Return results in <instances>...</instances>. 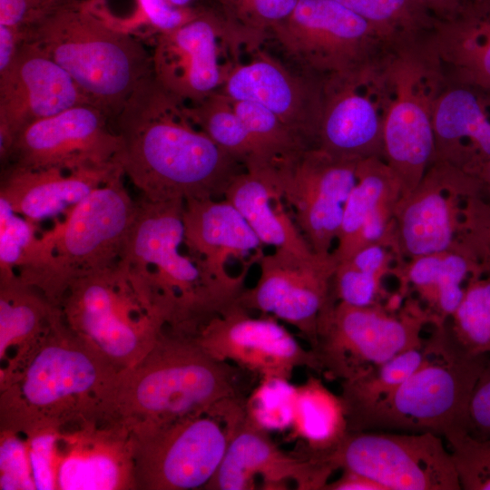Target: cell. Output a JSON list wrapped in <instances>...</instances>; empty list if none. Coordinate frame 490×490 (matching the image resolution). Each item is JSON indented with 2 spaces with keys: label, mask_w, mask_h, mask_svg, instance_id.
Returning a JSON list of instances; mask_svg holds the SVG:
<instances>
[{
  "label": "cell",
  "mask_w": 490,
  "mask_h": 490,
  "mask_svg": "<svg viewBox=\"0 0 490 490\" xmlns=\"http://www.w3.org/2000/svg\"><path fill=\"white\" fill-rule=\"evenodd\" d=\"M400 198V184L384 159L372 157L358 162L357 182L345 202L337 246L332 250L337 263L368 245L392 248Z\"/></svg>",
  "instance_id": "27"
},
{
  "label": "cell",
  "mask_w": 490,
  "mask_h": 490,
  "mask_svg": "<svg viewBox=\"0 0 490 490\" xmlns=\"http://www.w3.org/2000/svg\"><path fill=\"white\" fill-rule=\"evenodd\" d=\"M245 399L170 423L130 431L137 490L205 488L243 419Z\"/></svg>",
  "instance_id": "9"
},
{
  "label": "cell",
  "mask_w": 490,
  "mask_h": 490,
  "mask_svg": "<svg viewBox=\"0 0 490 490\" xmlns=\"http://www.w3.org/2000/svg\"><path fill=\"white\" fill-rule=\"evenodd\" d=\"M121 171L118 162L75 170L5 167L1 170L0 197L17 214L37 223L66 215Z\"/></svg>",
  "instance_id": "26"
},
{
  "label": "cell",
  "mask_w": 490,
  "mask_h": 490,
  "mask_svg": "<svg viewBox=\"0 0 490 490\" xmlns=\"http://www.w3.org/2000/svg\"><path fill=\"white\" fill-rule=\"evenodd\" d=\"M220 43L226 46L221 20L213 8L201 7L183 24L158 32L152 71L158 83L186 104L220 90L228 67L220 63Z\"/></svg>",
  "instance_id": "22"
},
{
  "label": "cell",
  "mask_w": 490,
  "mask_h": 490,
  "mask_svg": "<svg viewBox=\"0 0 490 490\" xmlns=\"http://www.w3.org/2000/svg\"><path fill=\"white\" fill-rule=\"evenodd\" d=\"M426 339L416 348L406 350L365 373L341 381L340 397L348 425L397 389L422 363Z\"/></svg>",
  "instance_id": "36"
},
{
  "label": "cell",
  "mask_w": 490,
  "mask_h": 490,
  "mask_svg": "<svg viewBox=\"0 0 490 490\" xmlns=\"http://www.w3.org/2000/svg\"><path fill=\"white\" fill-rule=\"evenodd\" d=\"M59 310L38 289L18 276L0 279V377L35 347Z\"/></svg>",
  "instance_id": "31"
},
{
  "label": "cell",
  "mask_w": 490,
  "mask_h": 490,
  "mask_svg": "<svg viewBox=\"0 0 490 490\" xmlns=\"http://www.w3.org/2000/svg\"><path fill=\"white\" fill-rule=\"evenodd\" d=\"M36 233V223L17 214L0 197V279L17 276L34 260L41 244Z\"/></svg>",
  "instance_id": "41"
},
{
  "label": "cell",
  "mask_w": 490,
  "mask_h": 490,
  "mask_svg": "<svg viewBox=\"0 0 490 490\" xmlns=\"http://www.w3.org/2000/svg\"><path fill=\"white\" fill-rule=\"evenodd\" d=\"M358 162L309 148L271 166L276 188L315 253L332 251Z\"/></svg>",
  "instance_id": "15"
},
{
  "label": "cell",
  "mask_w": 490,
  "mask_h": 490,
  "mask_svg": "<svg viewBox=\"0 0 490 490\" xmlns=\"http://www.w3.org/2000/svg\"><path fill=\"white\" fill-rule=\"evenodd\" d=\"M448 80L490 88V0L471 1L429 35Z\"/></svg>",
  "instance_id": "30"
},
{
  "label": "cell",
  "mask_w": 490,
  "mask_h": 490,
  "mask_svg": "<svg viewBox=\"0 0 490 490\" xmlns=\"http://www.w3.org/2000/svg\"><path fill=\"white\" fill-rule=\"evenodd\" d=\"M223 199L239 211L264 246L313 253L276 188L271 166L241 172Z\"/></svg>",
  "instance_id": "29"
},
{
  "label": "cell",
  "mask_w": 490,
  "mask_h": 490,
  "mask_svg": "<svg viewBox=\"0 0 490 490\" xmlns=\"http://www.w3.org/2000/svg\"><path fill=\"white\" fill-rule=\"evenodd\" d=\"M458 242L474 259L480 275L490 277V203L483 194L466 200Z\"/></svg>",
  "instance_id": "44"
},
{
  "label": "cell",
  "mask_w": 490,
  "mask_h": 490,
  "mask_svg": "<svg viewBox=\"0 0 490 490\" xmlns=\"http://www.w3.org/2000/svg\"><path fill=\"white\" fill-rule=\"evenodd\" d=\"M466 432L476 438L490 437V357L470 397Z\"/></svg>",
  "instance_id": "48"
},
{
  "label": "cell",
  "mask_w": 490,
  "mask_h": 490,
  "mask_svg": "<svg viewBox=\"0 0 490 490\" xmlns=\"http://www.w3.org/2000/svg\"><path fill=\"white\" fill-rule=\"evenodd\" d=\"M324 490H384L377 483L348 470H342L340 477L328 482Z\"/></svg>",
  "instance_id": "52"
},
{
  "label": "cell",
  "mask_w": 490,
  "mask_h": 490,
  "mask_svg": "<svg viewBox=\"0 0 490 490\" xmlns=\"http://www.w3.org/2000/svg\"><path fill=\"white\" fill-rule=\"evenodd\" d=\"M389 260L386 246L372 244L338 263L332 281L335 300L358 307L378 303L381 279Z\"/></svg>",
  "instance_id": "38"
},
{
  "label": "cell",
  "mask_w": 490,
  "mask_h": 490,
  "mask_svg": "<svg viewBox=\"0 0 490 490\" xmlns=\"http://www.w3.org/2000/svg\"><path fill=\"white\" fill-rule=\"evenodd\" d=\"M0 489H35L22 435L0 431Z\"/></svg>",
  "instance_id": "45"
},
{
  "label": "cell",
  "mask_w": 490,
  "mask_h": 490,
  "mask_svg": "<svg viewBox=\"0 0 490 490\" xmlns=\"http://www.w3.org/2000/svg\"><path fill=\"white\" fill-rule=\"evenodd\" d=\"M481 180L483 181L485 184V197H487L486 201L490 203V162L487 163L486 167L485 168L481 175Z\"/></svg>",
  "instance_id": "53"
},
{
  "label": "cell",
  "mask_w": 490,
  "mask_h": 490,
  "mask_svg": "<svg viewBox=\"0 0 490 490\" xmlns=\"http://www.w3.org/2000/svg\"><path fill=\"white\" fill-rule=\"evenodd\" d=\"M292 439L302 443V453L329 455L348 432L344 404L316 377L296 386L289 428Z\"/></svg>",
  "instance_id": "33"
},
{
  "label": "cell",
  "mask_w": 490,
  "mask_h": 490,
  "mask_svg": "<svg viewBox=\"0 0 490 490\" xmlns=\"http://www.w3.org/2000/svg\"><path fill=\"white\" fill-rule=\"evenodd\" d=\"M485 194L483 181L443 162H432L418 186L400 198L392 249L410 260L453 248L466 200Z\"/></svg>",
  "instance_id": "19"
},
{
  "label": "cell",
  "mask_w": 490,
  "mask_h": 490,
  "mask_svg": "<svg viewBox=\"0 0 490 490\" xmlns=\"http://www.w3.org/2000/svg\"><path fill=\"white\" fill-rule=\"evenodd\" d=\"M248 63L228 67L220 92L232 101L259 103L278 116L305 144L313 148L320 113L321 81L290 68L262 48Z\"/></svg>",
  "instance_id": "23"
},
{
  "label": "cell",
  "mask_w": 490,
  "mask_h": 490,
  "mask_svg": "<svg viewBox=\"0 0 490 490\" xmlns=\"http://www.w3.org/2000/svg\"><path fill=\"white\" fill-rule=\"evenodd\" d=\"M446 325L463 350L490 357V277L468 279L464 297Z\"/></svg>",
  "instance_id": "39"
},
{
  "label": "cell",
  "mask_w": 490,
  "mask_h": 490,
  "mask_svg": "<svg viewBox=\"0 0 490 490\" xmlns=\"http://www.w3.org/2000/svg\"><path fill=\"white\" fill-rule=\"evenodd\" d=\"M443 437L433 433L348 431L328 459L384 490H461Z\"/></svg>",
  "instance_id": "14"
},
{
  "label": "cell",
  "mask_w": 490,
  "mask_h": 490,
  "mask_svg": "<svg viewBox=\"0 0 490 490\" xmlns=\"http://www.w3.org/2000/svg\"><path fill=\"white\" fill-rule=\"evenodd\" d=\"M123 177L119 172L74 206L41 236L34 261L16 272L53 305L59 307L74 279L120 260L137 209Z\"/></svg>",
  "instance_id": "7"
},
{
  "label": "cell",
  "mask_w": 490,
  "mask_h": 490,
  "mask_svg": "<svg viewBox=\"0 0 490 490\" xmlns=\"http://www.w3.org/2000/svg\"><path fill=\"white\" fill-rule=\"evenodd\" d=\"M269 40L290 68L318 81L352 72L394 45L335 0H298L271 29Z\"/></svg>",
  "instance_id": "12"
},
{
  "label": "cell",
  "mask_w": 490,
  "mask_h": 490,
  "mask_svg": "<svg viewBox=\"0 0 490 490\" xmlns=\"http://www.w3.org/2000/svg\"><path fill=\"white\" fill-rule=\"evenodd\" d=\"M296 386L282 378H260L244 400L246 419L268 433L289 430Z\"/></svg>",
  "instance_id": "42"
},
{
  "label": "cell",
  "mask_w": 490,
  "mask_h": 490,
  "mask_svg": "<svg viewBox=\"0 0 490 490\" xmlns=\"http://www.w3.org/2000/svg\"><path fill=\"white\" fill-rule=\"evenodd\" d=\"M244 373L166 327L144 358L118 373L99 420L130 432L196 415L246 398Z\"/></svg>",
  "instance_id": "3"
},
{
  "label": "cell",
  "mask_w": 490,
  "mask_h": 490,
  "mask_svg": "<svg viewBox=\"0 0 490 490\" xmlns=\"http://www.w3.org/2000/svg\"><path fill=\"white\" fill-rule=\"evenodd\" d=\"M82 103H91L73 78L33 43L24 41L0 74V159L27 125Z\"/></svg>",
  "instance_id": "21"
},
{
  "label": "cell",
  "mask_w": 490,
  "mask_h": 490,
  "mask_svg": "<svg viewBox=\"0 0 490 490\" xmlns=\"http://www.w3.org/2000/svg\"><path fill=\"white\" fill-rule=\"evenodd\" d=\"M435 154L481 179L490 162V88L446 79L434 109Z\"/></svg>",
  "instance_id": "25"
},
{
  "label": "cell",
  "mask_w": 490,
  "mask_h": 490,
  "mask_svg": "<svg viewBox=\"0 0 490 490\" xmlns=\"http://www.w3.org/2000/svg\"><path fill=\"white\" fill-rule=\"evenodd\" d=\"M183 201L142 197L120 262L164 314L167 328L192 336L212 317L237 303L248 272L231 282L208 274L184 247Z\"/></svg>",
  "instance_id": "4"
},
{
  "label": "cell",
  "mask_w": 490,
  "mask_h": 490,
  "mask_svg": "<svg viewBox=\"0 0 490 490\" xmlns=\"http://www.w3.org/2000/svg\"><path fill=\"white\" fill-rule=\"evenodd\" d=\"M153 74L115 119L123 173L152 201L224 198L245 168L197 127Z\"/></svg>",
  "instance_id": "1"
},
{
  "label": "cell",
  "mask_w": 490,
  "mask_h": 490,
  "mask_svg": "<svg viewBox=\"0 0 490 490\" xmlns=\"http://www.w3.org/2000/svg\"><path fill=\"white\" fill-rule=\"evenodd\" d=\"M472 1H477V0H472Z\"/></svg>",
  "instance_id": "55"
},
{
  "label": "cell",
  "mask_w": 490,
  "mask_h": 490,
  "mask_svg": "<svg viewBox=\"0 0 490 490\" xmlns=\"http://www.w3.org/2000/svg\"><path fill=\"white\" fill-rule=\"evenodd\" d=\"M225 32L227 47L237 62L240 47L253 53L268 41L271 29L285 19L298 0H213Z\"/></svg>",
  "instance_id": "35"
},
{
  "label": "cell",
  "mask_w": 490,
  "mask_h": 490,
  "mask_svg": "<svg viewBox=\"0 0 490 490\" xmlns=\"http://www.w3.org/2000/svg\"><path fill=\"white\" fill-rule=\"evenodd\" d=\"M260 277L245 289L239 303L250 311L271 316L296 328L313 348L318 318L334 299L332 281L337 261L332 254H298L275 249L257 261Z\"/></svg>",
  "instance_id": "16"
},
{
  "label": "cell",
  "mask_w": 490,
  "mask_h": 490,
  "mask_svg": "<svg viewBox=\"0 0 490 490\" xmlns=\"http://www.w3.org/2000/svg\"><path fill=\"white\" fill-rule=\"evenodd\" d=\"M55 486L59 490L135 489L130 432L88 420L55 432Z\"/></svg>",
  "instance_id": "24"
},
{
  "label": "cell",
  "mask_w": 490,
  "mask_h": 490,
  "mask_svg": "<svg viewBox=\"0 0 490 490\" xmlns=\"http://www.w3.org/2000/svg\"><path fill=\"white\" fill-rule=\"evenodd\" d=\"M119 371L64 322L0 377V431L29 437L100 418Z\"/></svg>",
  "instance_id": "2"
},
{
  "label": "cell",
  "mask_w": 490,
  "mask_h": 490,
  "mask_svg": "<svg viewBox=\"0 0 490 490\" xmlns=\"http://www.w3.org/2000/svg\"><path fill=\"white\" fill-rule=\"evenodd\" d=\"M110 121L97 106L82 103L34 122L15 135L2 168L75 170L118 162L121 140Z\"/></svg>",
  "instance_id": "18"
},
{
  "label": "cell",
  "mask_w": 490,
  "mask_h": 490,
  "mask_svg": "<svg viewBox=\"0 0 490 490\" xmlns=\"http://www.w3.org/2000/svg\"><path fill=\"white\" fill-rule=\"evenodd\" d=\"M55 432H44L25 437L35 489H56L53 458Z\"/></svg>",
  "instance_id": "47"
},
{
  "label": "cell",
  "mask_w": 490,
  "mask_h": 490,
  "mask_svg": "<svg viewBox=\"0 0 490 490\" xmlns=\"http://www.w3.org/2000/svg\"><path fill=\"white\" fill-rule=\"evenodd\" d=\"M429 323L432 318L416 299L391 310L379 303L358 307L333 299L319 316L312 350L321 374L341 382L421 346Z\"/></svg>",
  "instance_id": "11"
},
{
  "label": "cell",
  "mask_w": 490,
  "mask_h": 490,
  "mask_svg": "<svg viewBox=\"0 0 490 490\" xmlns=\"http://www.w3.org/2000/svg\"><path fill=\"white\" fill-rule=\"evenodd\" d=\"M439 22L450 21L470 5L472 0H416Z\"/></svg>",
  "instance_id": "51"
},
{
  "label": "cell",
  "mask_w": 490,
  "mask_h": 490,
  "mask_svg": "<svg viewBox=\"0 0 490 490\" xmlns=\"http://www.w3.org/2000/svg\"><path fill=\"white\" fill-rule=\"evenodd\" d=\"M24 39L23 29L0 24V74L11 66Z\"/></svg>",
  "instance_id": "50"
},
{
  "label": "cell",
  "mask_w": 490,
  "mask_h": 490,
  "mask_svg": "<svg viewBox=\"0 0 490 490\" xmlns=\"http://www.w3.org/2000/svg\"><path fill=\"white\" fill-rule=\"evenodd\" d=\"M400 276L404 286L417 294L433 326L446 322L460 304L464 281L481 277L474 259L457 242L453 248L411 259Z\"/></svg>",
  "instance_id": "32"
},
{
  "label": "cell",
  "mask_w": 490,
  "mask_h": 490,
  "mask_svg": "<svg viewBox=\"0 0 490 490\" xmlns=\"http://www.w3.org/2000/svg\"><path fill=\"white\" fill-rule=\"evenodd\" d=\"M136 16L148 22L157 32L176 28L194 18L201 7H174L165 0H137Z\"/></svg>",
  "instance_id": "49"
},
{
  "label": "cell",
  "mask_w": 490,
  "mask_h": 490,
  "mask_svg": "<svg viewBox=\"0 0 490 490\" xmlns=\"http://www.w3.org/2000/svg\"><path fill=\"white\" fill-rule=\"evenodd\" d=\"M185 111L197 127L245 170L270 166L236 113L232 101L220 90L198 103L185 104Z\"/></svg>",
  "instance_id": "34"
},
{
  "label": "cell",
  "mask_w": 490,
  "mask_h": 490,
  "mask_svg": "<svg viewBox=\"0 0 490 490\" xmlns=\"http://www.w3.org/2000/svg\"><path fill=\"white\" fill-rule=\"evenodd\" d=\"M487 358L463 350L446 322L434 326L420 366L389 396L348 423V431L428 432L445 440L467 433L470 397Z\"/></svg>",
  "instance_id": "6"
},
{
  "label": "cell",
  "mask_w": 490,
  "mask_h": 490,
  "mask_svg": "<svg viewBox=\"0 0 490 490\" xmlns=\"http://www.w3.org/2000/svg\"><path fill=\"white\" fill-rule=\"evenodd\" d=\"M239 301L201 325L192 338L213 358L260 378L290 380L298 368L321 374L311 348H304L275 318L253 317Z\"/></svg>",
  "instance_id": "17"
},
{
  "label": "cell",
  "mask_w": 490,
  "mask_h": 490,
  "mask_svg": "<svg viewBox=\"0 0 490 490\" xmlns=\"http://www.w3.org/2000/svg\"><path fill=\"white\" fill-rule=\"evenodd\" d=\"M232 104L270 165L309 149L278 116L262 105L249 101H232Z\"/></svg>",
  "instance_id": "40"
},
{
  "label": "cell",
  "mask_w": 490,
  "mask_h": 490,
  "mask_svg": "<svg viewBox=\"0 0 490 490\" xmlns=\"http://www.w3.org/2000/svg\"><path fill=\"white\" fill-rule=\"evenodd\" d=\"M377 28L392 44L426 37L440 23L416 0H335Z\"/></svg>",
  "instance_id": "37"
},
{
  "label": "cell",
  "mask_w": 490,
  "mask_h": 490,
  "mask_svg": "<svg viewBox=\"0 0 490 490\" xmlns=\"http://www.w3.org/2000/svg\"><path fill=\"white\" fill-rule=\"evenodd\" d=\"M81 0H0V24L30 28Z\"/></svg>",
  "instance_id": "46"
},
{
  "label": "cell",
  "mask_w": 490,
  "mask_h": 490,
  "mask_svg": "<svg viewBox=\"0 0 490 490\" xmlns=\"http://www.w3.org/2000/svg\"><path fill=\"white\" fill-rule=\"evenodd\" d=\"M75 82L89 102L115 120L138 85L153 74L142 43L81 0L24 29Z\"/></svg>",
  "instance_id": "5"
},
{
  "label": "cell",
  "mask_w": 490,
  "mask_h": 490,
  "mask_svg": "<svg viewBox=\"0 0 490 490\" xmlns=\"http://www.w3.org/2000/svg\"><path fill=\"white\" fill-rule=\"evenodd\" d=\"M165 1L174 7L183 8V7H190L191 6L190 5L194 0H165Z\"/></svg>",
  "instance_id": "54"
},
{
  "label": "cell",
  "mask_w": 490,
  "mask_h": 490,
  "mask_svg": "<svg viewBox=\"0 0 490 490\" xmlns=\"http://www.w3.org/2000/svg\"><path fill=\"white\" fill-rule=\"evenodd\" d=\"M337 469L327 456L281 450L269 433L245 417L236 427L224 457L204 489L324 490Z\"/></svg>",
  "instance_id": "20"
},
{
  "label": "cell",
  "mask_w": 490,
  "mask_h": 490,
  "mask_svg": "<svg viewBox=\"0 0 490 490\" xmlns=\"http://www.w3.org/2000/svg\"><path fill=\"white\" fill-rule=\"evenodd\" d=\"M429 35L396 44L387 54L392 97L384 160L400 184L401 198L418 186L435 154L434 109L446 77Z\"/></svg>",
  "instance_id": "10"
},
{
  "label": "cell",
  "mask_w": 490,
  "mask_h": 490,
  "mask_svg": "<svg viewBox=\"0 0 490 490\" xmlns=\"http://www.w3.org/2000/svg\"><path fill=\"white\" fill-rule=\"evenodd\" d=\"M389 49L352 72L321 81L313 149L358 162L372 157L384 159V126L392 97Z\"/></svg>",
  "instance_id": "13"
},
{
  "label": "cell",
  "mask_w": 490,
  "mask_h": 490,
  "mask_svg": "<svg viewBox=\"0 0 490 490\" xmlns=\"http://www.w3.org/2000/svg\"><path fill=\"white\" fill-rule=\"evenodd\" d=\"M184 247L216 279L230 282L240 279L230 275L226 265L230 259L253 253L263 254L264 245L239 211L227 200L196 199L184 201L182 212Z\"/></svg>",
  "instance_id": "28"
},
{
  "label": "cell",
  "mask_w": 490,
  "mask_h": 490,
  "mask_svg": "<svg viewBox=\"0 0 490 490\" xmlns=\"http://www.w3.org/2000/svg\"><path fill=\"white\" fill-rule=\"evenodd\" d=\"M59 309L70 329L119 372L144 358L167 327L120 260L74 279Z\"/></svg>",
  "instance_id": "8"
},
{
  "label": "cell",
  "mask_w": 490,
  "mask_h": 490,
  "mask_svg": "<svg viewBox=\"0 0 490 490\" xmlns=\"http://www.w3.org/2000/svg\"><path fill=\"white\" fill-rule=\"evenodd\" d=\"M450 447L464 490H490V437L476 438L467 433L446 439Z\"/></svg>",
  "instance_id": "43"
}]
</instances>
